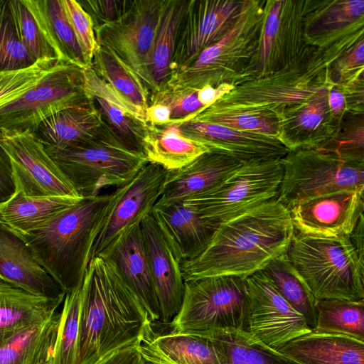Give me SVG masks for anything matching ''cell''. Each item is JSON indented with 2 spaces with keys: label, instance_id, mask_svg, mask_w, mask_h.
<instances>
[{
  "label": "cell",
  "instance_id": "47",
  "mask_svg": "<svg viewBox=\"0 0 364 364\" xmlns=\"http://www.w3.org/2000/svg\"><path fill=\"white\" fill-rule=\"evenodd\" d=\"M66 17L75 33L87 67H90L98 48L90 16L78 1L61 0Z\"/></svg>",
  "mask_w": 364,
  "mask_h": 364
},
{
  "label": "cell",
  "instance_id": "23",
  "mask_svg": "<svg viewBox=\"0 0 364 364\" xmlns=\"http://www.w3.org/2000/svg\"><path fill=\"white\" fill-rule=\"evenodd\" d=\"M151 213L180 263L198 256L220 225L183 201L154 205Z\"/></svg>",
  "mask_w": 364,
  "mask_h": 364
},
{
  "label": "cell",
  "instance_id": "30",
  "mask_svg": "<svg viewBox=\"0 0 364 364\" xmlns=\"http://www.w3.org/2000/svg\"><path fill=\"white\" fill-rule=\"evenodd\" d=\"M277 351L298 364H364V342L340 333L311 331Z\"/></svg>",
  "mask_w": 364,
  "mask_h": 364
},
{
  "label": "cell",
  "instance_id": "25",
  "mask_svg": "<svg viewBox=\"0 0 364 364\" xmlns=\"http://www.w3.org/2000/svg\"><path fill=\"white\" fill-rule=\"evenodd\" d=\"M146 364H225V355L215 340L196 333L156 335L149 332L138 345Z\"/></svg>",
  "mask_w": 364,
  "mask_h": 364
},
{
  "label": "cell",
  "instance_id": "21",
  "mask_svg": "<svg viewBox=\"0 0 364 364\" xmlns=\"http://www.w3.org/2000/svg\"><path fill=\"white\" fill-rule=\"evenodd\" d=\"M243 163L207 151L180 168L168 171L162 194L155 205H166L208 194L219 188Z\"/></svg>",
  "mask_w": 364,
  "mask_h": 364
},
{
  "label": "cell",
  "instance_id": "36",
  "mask_svg": "<svg viewBox=\"0 0 364 364\" xmlns=\"http://www.w3.org/2000/svg\"><path fill=\"white\" fill-rule=\"evenodd\" d=\"M188 1L164 0L149 65L152 94L163 87L169 77L177 32Z\"/></svg>",
  "mask_w": 364,
  "mask_h": 364
},
{
  "label": "cell",
  "instance_id": "20",
  "mask_svg": "<svg viewBox=\"0 0 364 364\" xmlns=\"http://www.w3.org/2000/svg\"><path fill=\"white\" fill-rule=\"evenodd\" d=\"M144 248L156 292L159 321L165 324L178 314L185 289L180 262L157 225L151 213L139 223Z\"/></svg>",
  "mask_w": 364,
  "mask_h": 364
},
{
  "label": "cell",
  "instance_id": "51",
  "mask_svg": "<svg viewBox=\"0 0 364 364\" xmlns=\"http://www.w3.org/2000/svg\"><path fill=\"white\" fill-rule=\"evenodd\" d=\"M97 364H146L138 345L119 350L97 363Z\"/></svg>",
  "mask_w": 364,
  "mask_h": 364
},
{
  "label": "cell",
  "instance_id": "7",
  "mask_svg": "<svg viewBox=\"0 0 364 364\" xmlns=\"http://www.w3.org/2000/svg\"><path fill=\"white\" fill-rule=\"evenodd\" d=\"M45 149L82 198L97 196L108 187L126 184L148 162L143 152L130 149L109 126L82 146Z\"/></svg>",
  "mask_w": 364,
  "mask_h": 364
},
{
  "label": "cell",
  "instance_id": "45",
  "mask_svg": "<svg viewBox=\"0 0 364 364\" xmlns=\"http://www.w3.org/2000/svg\"><path fill=\"white\" fill-rule=\"evenodd\" d=\"M59 63L56 60H37L24 69L0 72V108L34 87Z\"/></svg>",
  "mask_w": 364,
  "mask_h": 364
},
{
  "label": "cell",
  "instance_id": "28",
  "mask_svg": "<svg viewBox=\"0 0 364 364\" xmlns=\"http://www.w3.org/2000/svg\"><path fill=\"white\" fill-rule=\"evenodd\" d=\"M304 38L312 47H324L364 30V1H308Z\"/></svg>",
  "mask_w": 364,
  "mask_h": 364
},
{
  "label": "cell",
  "instance_id": "35",
  "mask_svg": "<svg viewBox=\"0 0 364 364\" xmlns=\"http://www.w3.org/2000/svg\"><path fill=\"white\" fill-rule=\"evenodd\" d=\"M217 341L225 355V364H298L245 330L215 329L199 332Z\"/></svg>",
  "mask_w": 364,
  "mask_h": 364
},
{
  "label": "cell",
  "instance_id": "18",
  "mask_svg": "<svg viewBox=\"0 0 364 364\" xmlns=\"http://www.w3.org/2000/svg\"><path fill=\"white\" fill-rule=\"evenodd\" d=\"M364 187L309 198L289 209L294 229L321 237L349 235L364 210Z\"/></svg>",
  "mask_w": 364,
  "mask_h": 364
},
{
  "label": "cell",
  "instance_id": "39",
  "mask_svg": "<svg viewBox=\"0 0 364 364\" xmlns=\"http://www.w3.org/2000/svg\"><path fill=\"white\" fill-rule=\"evenodd\" d=\"M316 309L312 331L343 334L364 342V301L325 299L316 301Z\"/></svg>",
  "mask_w": 364,
  "mask_h": 364
},
{
  "label": "cell",
  "instance_id": "27",
  "mask_svg": "<svg viewBox=\"0 0 364 364\" xmlns=\"http://www.w3.org/2000/svg\"><path fill=\"white\" fill-rule=\"evenodd\" d=\"M107 127L95 104L88 99L50 116L33 133L45 148L63 150L90 141Z\"/></svg>",
  "mask_w": 364,
  "mask_h": 364
},
{
  "label": "cell",
  "instance_id": "54",
  "mask_svg": "<svg viewBox=\"0 0 364 364\" xmlns=\"http://www.w3.org/2000/svg\"><path fill=\"white\" fill-rule=\"evenodd\" d=\"M146 124L162 125L171 122V112L166 105L150 104L145 111Z\"/></svg>",
  "mask_w": 364,
  "mask_h": 364
},
{
  "label": "cell",
  "instance_id": "31",
  "mask_svg": "<svg viewBox=\"0 0 364 364\" xmlns=\"http://www.w3.org/2000/svg\"><path fill=\"white\" fill-rule=\"evenodd\" d=\"M64 298L37 296L0 279V340L50 318Z\"/></svg>",
  "mask_w": 364,
  "mask_h": 364
},
{
  "label": "cell",
  "instance_id": "13",
  "mask_svg": "<svg viewBox=\"0 0 364 364\" xmlns=\"http://www.w3.org/2000/svg\"><path fill=\"white\" fill-rule=\"evenodd\" d=\"M307 7L308 1H266L255 61L257 77L296 65L315 50L304 38Z\"/></svg>",
  "mask_w": 364,
  "mask_h": 364
},
{
  "label": "cell",
  "instance_id": "9",
  "mask_svg": "<svg viewBox=\"0 0 364 364\" xmlns=\"http://www.w3.org/2000/svg\"><path fill=\"white\" fill-rule=\"evenodd\" d=\"M281 160L283 176L277 199L289 210L309 198L364 187V164L316 148L289 151Z\"/></svg>",
  "mask_w": 364,
  "mask_h": 364
},
{
  "label": "cell",
  "instance_id": "16",
  "mask_svg": "<svg viewBox=\"0 0 364 364\" xmlns=\"http://www.w3.org/2000/svg\"><path fill=\"white\" fill-rule=\"evenodd\" d=\"M0 144L11 159L16 191L28 197H80L33 132H1Z\"/></svg>",
  "mask_w": 364,
  "mask_h": 364
},
{
  "label": "cell",
  "instance_id": "55",
  "mask_svg": "<svg viewBox=\"0 0 364 364\" xmlns=\"http://www.w3.org/2000/svg\"><path fill=\"white\" fill-rule=\"evenodd\" d=\"M364 218L363 214L360 215L356 225L349 235L350 240L354 246L359 258L363 261L364 253Z\"/></svg>",
  "mask_w": 364,
  "mask_h": 364
},
{
  "label": "cell",
  "instance_id": "37",
  "mask_svg": "<svg viewBox=\"0 0 364 364\" xmlns=\"http://www.w3.org/2000/svg\"><path fill=\"white\" fill-rule=\"evenodd\" d=\"M60 318L56 312L41 323L0 340V364H32L54 344Z\"/></svg>",
  "mask_w": 364,
  "mask_h": 364
},
{
  "label": "cell",
  "instance_id": "50",
  "mask_svg": "<svg viewBox=\"0 0 364 364\" xmlns=\"http://www.w3.org/2000/svg\"><path fill=\"white\" fill-rule=\"evenodd\" d=\"M16 192V185L11 159L0 144V205L7 202Z\"/></svg>",
  "mask_w": 364,
  "mask_h": 364
},
{
  "label": "cell",
  "instance_id": "29",
  "mask_svg": "<svg viewBox=\"0 0 364 364\" xmlns=\"http://www.w3.org/2000/svg\"><path fill=\"white\" fill-rule=\"evenodd\" d=\"M333 86L318 90L290 119L279 127L278 139L289 151L318 147L337 134L341 124L332 117L328 100Z\"/></svg>",
  "mask_w": 364,
  "mask_h": 364
},
{
  "label": "cell",
  "instance_id": "4",
  "mask_svg": "<svg viewBox=\"0 0 364 364\" xmlns=\"http://www.w3.org/2000/svg\"><path fill=\"white\" fill-rule=\"evenodd\" d=\"M112 197L111 193L82 198L38 228L21 235L38 263L65 294L82 287Z\"/></svg>",
  "mask_w": 364,
  "mask_h": 364
},
{
  "label": "cell",
  "instance_id": "6",
  "mask_svg": "<svg viewBox=\"0 0 364 364\" xmlns=\"http://www.w3.org/2000/svg\"><path fill=\"white\" fill-rule=\"evenodd\" d=\"M286 255L316 301H364V263L349 235L312 236L295 230Z\"/></svg>",
  "mask_w": 364,
  "mask_h": 364
},
{
  "label": "cell",
  "instance_id": "8",
  "mask_svg": "<svg viewBox=\"0 0 364 364\" xmlns=\"http://www.w3.org/2000/svg\"><path fill=\"white\" fill-rule=\"evenodd\" d=\"M248 298L245 278L213 276L185 282L180 310L170 322L172 332L215 329L247 331Z\"/></svg>",
  "mask_w": 364,
  "mask_h": 364
},
{
  "label": "cell",
  "instance_id": "26",
  "mask_svg": "<svg viewBox=\"0 0 364 364\" xmlns=\"http://www.w3.org/2000/svg\"><path fill=\"white\" fill-rule=\"evenodd\" d=\"M83 76L86 97L95 104L104 122L130 149L141 151L147 124L143 114L91 67L83 70Z\"/></svg>",
  "mask_w": 364,
  "mask_h": 364
},
{
  "label": "cell",
  "instance_id": "33",
  "mask_svg": "<svg viewBox=\"0 0 364 364\" xmlns=\"http://www.w3.org/2000/svg\"><path fill=\"white\" fill-rule=\"evenodd\" d=\"M61 63L88 68L61 0H22Z\"/></svg>",
  "mask_w": 364,
  "mask_h": 364
},
{
  "label": "cell",
  "instance_id": "14",
  "mask_svg": "<svg viewBox=\"0 0 364 364\" xmlns=\"http://www.w3.org/2000/svg\"><path fill=\"white\" fill-rule=\"evenodd\" d=\"M167 172L162 166L147 162L131 181L112 193L93 243L90 260L100 256L151 213L162 194Z\"/></svg>",
  "mask_w": 364,
  "mask_h": 364
},
{
  "label": "cell",
  "instance_id": "11",
  "mask_svg": "<svg viewBox=\"0 0 364 364\" xmlns=\"http://www.w3.org/2000/svg\"><path fill=\"white\" fill-rule=\"evenodd\" d=\"M164 0H132L117 21L95 27L98 46L111 52L149 94L153 87L149 65Z\"/></svg>",
  "mask_w": 364,
  "mask_h": 364
},
{
  "label": "cell",
  "instance_id": "53",
  "mask_svg": "<svg viewBox=\"0 0 364 364\" xmlns=\"http://www.w3.org/2000/svg\"><path fill=\"white\" fill-rule=\"evenodd\" d=\"M234 88L235 86L228 83L222 84L217 87L207 85L198 90V98L205 107L215 103Z\"/></svg>",
  "mask_w": 364,
  "mask_h": 364
},
{
  "label": "cell",
  "instance_id": "43",
  "mask_svg": "<svg viewBox=\"0 0 364 364\" xmlns=\"http://www.w3.org/2000/svg\"><path fill=\"white\" fill-rule=\"evenodd\" d=\"M36 62L18 38L9 0H0V72L24 69Z\"/></svg>",
  "mask_w": 364,
  "mask_h": 364
},
{
  "label": "cell",
  "instance_id": "15",
  "mask_svg": "<svg viewBox=\"0 0 364 364\" xmlns=\"http://www.w3.org/2000/svg\"><path fill=\"white\" fill-rule=\"evenodd\" d=\"M248 298L247 331L269 348L278 350L311 332L305 318L284 299L262 271L245 278Z\"/></svg>",
  "mask_w": 364,
  "mask_h": 364
},
{
  "label": "cell",
  "instance_id": "1",
  "mask_svg": "<svg viewBox=\"0 0 364 364\" xmlns=\"http://www.w3.org/2000/svg\"><path fill=\"white\" fill-rule=\"evenodd\" d=\"M295 232L277 198L221 223L205 249L181 262L184 282L213 276L246 278L285 254Z\"/></svg>",
  "mask_w": 364,
  "mask_h": 364
},
{
  "label": "cell",
  "instance_id": "19",
  "mask_svg": "<svg viewBox=\"0 0 364 364\" xmlns=\"http://www.w3.org/2000/svg\"><path fill=\"white\" fill-rule=\"evenodd\" d=\"M174 124L184 136L201 144L209 151L242 162L282 159L289 152L280 140L272 135L203 122L186 121Z\"/></svg>",
  "mask_w": 364,
  "mask_h": 364
},
{
  "label": "cell",
  "instance_id": "49",
  "mask_svg": "<svg viewBox=\"0 0 364 364\" xmlns=\"http://www.w3.org/2000/svg\"><path fill=\"white\" fill-rule=\"evenodd\" d=\"M78 1L90 16L95 28L119 19L128 9L132 0H84Z\"/></svg>",
  "mask_w": 364,
  "mask_h": 364
},
{
  "label": "cell",
  "instance_id": "3",
  "mask_svg": "<svg viewBox=\"0 0 364 364\" xmlns=\"http://www.w3.org/2000/svg\"><path fill=\"white\" fill-rule=\"evenodd\" d=\"M362 39L360 31L316 48L298 64L240 84L211 105L269 118L279 127L318 90L336 85L332 79L333 65Z\"/></svg>",
  "mask_w": 364,
  "mask_h": 364
},
{
  "label": "cell",
  "instance_id": "22",
  "mask_svg": "<svg viewBox=\"0 0 364 364\" xmlns=\"http://www.w3.org/2000/svg\"><path fill=\"white\" fill-rule=\"evenodd\" d=\"M110 262L136 296L151 322L159 321L156 292L145 254L139 224L134 226L100 256Z\"/></svg>",
  "mask_w": 364,
  "mask_h": 364
},
{
  "label": "cell",
  "instance_id": "2",
  "mask_svg": "<svg viewBox=\"0 0 364 364\" xmlns=\"http://www.w3.org/2000/svg\"><path fill=\"white\" fill-rule=\"evenodd\" d=\"M149 316L114 267L92 259L81 287L77 364H97L151 331Z\"/></svg>",
  "mask_w": 364,
  "mask_h": 364
},
{
  "label": "cell",
  "instance_id": "38",
  "mask_svg": "<svg viewBox=\"0 0 364 364\" xmlns=\"http://www.w3.org/2000/svg\"><path fill=\"white\" fill-rule=\"evenodd\" d=\"M262 271L313 330L316 321V300L289 263L286 253L272 260Z\"/></svg>",
  "mask_w": 364,
  "mask_h": 364
},
{
  "label": "cell",
  "instance_id": "24",
  "mask_svg": "<svg viewBox=\"0 0 364 364\" xmlns=\"http://www.w3.org/2000/svg\"><path fill=\"white\" fill-rule=\"evenodd\" d=\"M0 279L37 296H65L60 286L36 260L22 237L1 222Z\"/></svg>",
  "mask_w": 364,
  "mask_h": 364
},
{
  "label": "cell",
  "instance_id": "34",
  "mask_svg": "<svg viewBox=\"0 0 364 364\" xmlns=\"http://www.w3.org/2000/svg\"><path fill=\"white\" fill-rule=\"evenodd\" d=\"M82 198L71 196L28 197L19 191L0 205V222L23 235L38 228Z\"/></svg>",
  "mask_w": 364,
  "mask_h": 364
},
{
  "label": "cell",
  "instance_id": "41",
  "mask_svg": "<svg viewBox=\"0 0 364 364\" xmlns=\"http://www.w3.org/2000/svg\"><path fill=\"white\" fill-rule=\"evenodd\" d=\"M81 307V287L66 293L50 364H77Z\"/></svg>",
  "mask_w": 364,
  "mask_h": 364
},
{
  "label": "cell",
  "instance_id": "17",
  "mask_svg": "<svg viewBox=\"0 0 364 364\" xmlns=\"http://www.w3.org/2000/svg\"><path fill=\"white\" fill-rule=\"evenodd\" d=\"M244 1L237 0H188L178 26L170 73L225 36L237 22Z\"/></svg>",
  "mask_w": 364,
  "mask_h": 364
},
{
  "label": "cell",
  "instance_id": "32",
  "mask_svg": "<svg viewBox=\"0 0 364 364\" xmlns=\"http://www.w3.org/2000/svg\"><path fill=\"white\" fill-rule=\"evenodd\" d=\"M141 151L149 163L167 171L180 168L209 151L201 144L184 136L176 124H146Z\"/></svg>",
  "mask_w": 364,
  "mask_h": 364
},
{
  "label": "cell",
  "instance_id": "12",
  "mask_svg": "<svg viewBox=\"0 0 364 364\" xmlns=\"http://www.w3.org/2000/svg\"><path fill=\"white\" fill-rule=\"evenodd\" d=\"M83 70L57 64L34 87L0 108V132H34L50 116L87 101Z\"/></svg>",
  "mask_w": 364,
  "mask_h": 364
},
{
  "label": "cell",
  "instance_id": "10",
  "mask_svg": "<svg viewBox=\"0 0 364 364\" xmlns=\"http://www.w3.org/2000/svg\"><path fill=\"white\" fill-rule=\"evenodd\" d=\"M282 176L281 159L246 161L215 191L183 202L220 225L276 199Z\"/></svg>",
  "mask_w": 364,
  "mask_h": 364
},
{
  "label": "cell",
  "instance_id": "52",
  "mask_svg": "<svg viewBox=\"0 0 364 364\" xmlns=\"http://www.w3.org/2000/svg\"><path fill=\"white\" fill-rule=\"evenodd\" d=\"M328 100L332 117L341 124L347 110L344 95L337 85L329 90Z\"/></svg>",
  "mask_w": 364,
  "mask_h": 364
},
{
  "label": "cell",
  "instance_id": "46",
  "mask_svg": "<svg viewBox=\"0 0 364 364\" xmlns=\"http://www.w3.org/2000/svg\"><path fill=\"white\" fill-rule=\"evenodd\" d=\"M316 149L331 153L343 161L364 164L363 120L344 128L331 140Z\"/></svg>",
  "mask_w": 364,
  "mask_h": 364
},
{
  "label": "cell",
  "instance_id": "48",
  "mask_svg": "<svg viewBox=\"0 0 364 364\" xmlns=\"http://www.w3.org/2000/svg\"><path fill=\"white\" fill-rule=\"evenodd\" d=\"M161 104L171 112V122H178L205 107L198 98V90H172L163 87L151 95L149 104Z\"/></svg>",
  "mask_w": 364,
  "mask_h": 364
},
{
  "label": "cell",
  "instance_id": "5",
  "mask_svg": "<svg viewBox=\"0 0 364 364\" xmlns=\"http://www.w3.org/2000/svg\"><path fill=\"white\" fill-rule=\"evenodd\" d=\"M265 4L266 1H244L232 28L188 64L171 72L164 87L175 90L217 87L224 83L236 87L255 79Z\"/></svg>",
  "mask_w": 364,
  "mask_h": 364
},
{
  "label": "cell",
  "instance_id": "42",
  "mask_svg": "<svg viewBox=\"0 0 364 364\" xmlns=\"http://www.w3.org/2000/svg\"><path fill=\"white\" fill-rule=\"evenodd\" d=\"M186 121L217 124L241 131L272 135L278 138L279 125L269 118L217 108L213 105L203 107L188 117L172 124Z\"/></svg>",
  "mask_w": 364,
  "mask_h": 364
},
{
  "label": "cell",
  "instance_id": "44",
  "mask_svg": "<svg viewBox=\"0 0 364 364\" xmlns=\"http://www.w3.org/2000/svg\"><path fill=\"white\" fill-rule=\"evenodd\" d=\"M9 1L18 38L35 60L59 61L55 51L48 43L33 16L23 1Z\"/></svg>",
  "mask_w": 364,
  "mask_h": 364
},
{
  "label": "cell",
  "instance_id": "56",
  "mask_svg": "<svg viewBox=\"0 0 364 364\" xmlns=\"http://www.w3.org/2000/svg\"><path fill=\"white\" fill-rule=\"evenodd\" d=\"M53 345L46 348L32 364H50Z\"/></svg>",
  "mask_w": 364,
  "mask_h": 364
},
{
  "label": "cell",
  "instance_id": "40",
  "mask_svg": "<svg viewBox=\"0 0 364 364\" xmlns=\"http://www.w3.org/2000/svg\"><path fill=\"white\" fill-rule=\"evenodd\" d=\"M90 67L145 117V111L149 104V94L136 76L111 52L99 46Z\"/></svg>",
  "mask_w": 364,
  "mask_h": 364
}]
</instances>
